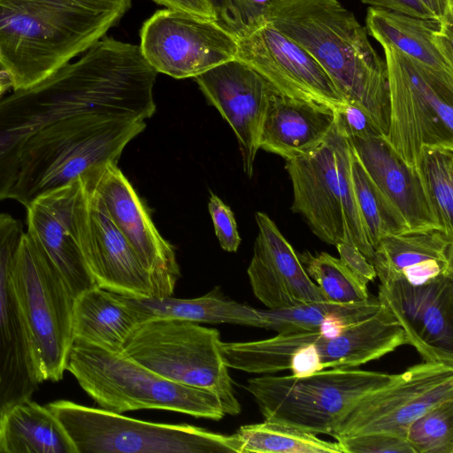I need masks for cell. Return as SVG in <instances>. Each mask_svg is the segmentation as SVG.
Listing matches in <instances>:
<instances>
[{"label":"cell","instance_id":"cell-23","mask_svg":"<svg viewBox=\"0 0 453 453\" xmlns=\"http://www.w3.org/2000/svg\"><path fill=\"white\" fill-rule=\"evenodd\" d=\"M365 28L381 47H394L453 88V24L369 7Z\"/></svg>","mask_w":453,"mask_h":453},{"label":"cell","instance_id":"cell-45","mask_svg":"<svg viewBox=\"0 0 453 453\" xmlns=\"http://www.w3.org/2000/svg\"><path fill=\"white\" fill-rule=\"evenodd\" d=\"M10 88H12V80L6 71L0 67V99Z\"/></svg>","mask_w":453,"mask_h":453},{"label":"cell","instance_id":"cell-18","mask_svg":"<svg viewBox=\"0 0 453 453\" xmlns=\"http://www.w3.org/2000/svg\"><path fill=\"white\" fill-rule=\"evenodd\" d=\"M72 219L83 258L98 287L134 298L153 297L149 273L82 182Z\"/></svg>","mask_w":453,"mask_h":453},{"label":"cell","instance_id":"cell-28","mask_svg":"<svg viewBox=\"0 0 453 453\" xmlns=\"http://www.w3.org/2000/svg\"><path fill=\"white\" fill-rule=\"evenodd\" d=\"M0 452L77 453V449L52 411L29 399L0 417Z\"/></svg>","mask_w":453,"mask_h":453},{"label":"cell","instance_id":"cell-32","mask_svg":"<svg viewBox=\"0 0 453 453\" xmlns=\"http://www.w3.org/2000/svg\"><path fill=\"white\" fill-rule=\"evenodd\" d=\"M417 169L438 227L453 237V146L423 147Z\"/></svg>","mask_w":453,"mask_h":453},{"label":"cell","instance_id":"cell-30","mask_svg":"<svg viewBox=\"0 0 453 453\" xmlns=\"http://www.w3.org/2000/svg\"><path fill=\"white\" fill-rule=\"evenodd\" d=\"M239 453H343L340 443L293 426L265 419L242 426L234 434Z\"/></svg>","mask_w":453,"mask_h":453},{"label":"cell","instance_id":"cell-22","mask_svg":"<svg viewBox=\"0 0 453 453\" xmlns=\"http://www.w3.org/2000/svg\"><path fill=\"white\" fill-rule=\"evenodd\" d=\"M80 177L35 199L27 209L29 236L56 266L76 298L96 286L83 258L73 226Z\"/></svg>","mask_w":453,"mask_h":453},{"label":"cell","instance_id":"cell-20","mask_svg":"<svg viewBox=\"0 0 453 453\" xmlns=\"http://www.w3.org/2000/svg\"><path fill=\"white\" fill-rule=\"evenodd\" d=\"M285 168L293 188L291 210L304 218L322 242L334 246L353 242L342 204L333 130L322 145L310 154L287 160Z\"/></svg>","mask_w":453,"mask_h":453},{"label":"cell","instance_id":"cell-41","mask_svg":"<svg viewBox=\"0 0 453 453\" xmlns=\"http://www.w3.org/2000/svg\"><path fill=\"white\" fill-rule=\"evenodd\" d=\"M371 7L385 9L422 19H435L418 0H361Z\"/></svg>","mask_w":453,"mask_h":453},{"label":"cell","instance_id":"cell-2","mask_svg":"<svg viewBox=\"0 0 453 453\" xmlns=\"http://www.w3.org/2000/svg\"><path fill=\"white\" fill-rule=\"evenodd\" d=\"M266 20L308 52L344 99L364 108L387 136L386 62L351 11L338 0H273Z\"/></svg>","mask_w":453,"mask_h":453},{"label":"cell","instance_id":"cell-44","mask_svg":"<svg viewBox=\"0 0 453 453\" xmlns=\"http://www.w3.org/2000/svg\"><path fill=\"white\" fill-rule=\"evenodd\" d=\"M209 1L211 2V5L215 11L218 20L228 28L227 0H209Z\"/></svg>","mask_w":453,"mask_h":453},{"label":"cell","instance_id":"cell-31","mask_svg":"<svg viewBox=\"0 0 453 453\" xmlns=\"http://www.w3.org/2000/svg\"><path fill=\"white\" fill-rule=\"evenodd\" d=\"M350 164L357 203L368 242L374 250L382 237L410 229L399 210L371 179L351 146Z\"/></svg>","mask_w":453,"mask_h":453},{"label":"cell","instance_id":"cell-29","mask_svg":"<svg viewBox=\"0 0 453 453\" xmlns=\"http://www.w3.org/2000/svg\"><path fill=\"white\" fill-rule=\"evenodd\" d=\"M141 322L154 318H173L194 322L229 323L257 327L258 309L225 297L219 288L196 298L127 296Z\"/></svg>","mask_w":453,"mask_h":453},{"label":"cell","instance_id":"cell-6","mask_svg":"<svg viewBox=\"0 0 453 453\" xmlns=\"http://www.w3.org/2000/svg\"><path fill=\"white\" fill-rule=\"evenodd\" d=\"M65 370L101 408L113 412L157 409L212 420L226 415L213 393L165 379L123 352L73 340Z\"/></svg>","mask_w":453,"mask_h":453},{"label":"cell","instance_id":"cell-42","mask_svg":"<svg viewBox=\"0 0 453 453\" xmlns=\"http://www.w3.org/2000/svg\"><path fill=\"white\" fill-rule=\"evenodd\" d=\"M167 9L199 16L209 19H217L215 11L209 0H152Z\"/></svg>","mask_w":453,"mask_h":453},{"label":"cell","instance_id":"cell-25","mask_svg":"<svg viewBox=\"0 0 453 453\" xmlns=\"http://www.w3.org/2000/svg\"><path fill=\"white\" fill-rule=\"evenodd\" d=\"M347 139L371 179L399 210L410 230L439 228L418 169L408 165L384 136Z\"/></svg>","mask_w":453,"mask_h":453},{"label":"cell","instance_id":"cell-37","mask_svg":"<svg viewBox=\"0 0 453 453\" xmlns=\"http://www.w3.org/2000/svg\"><path fill=\"white\" fill-rule=\"evenodd\" d=\"M273 0H227L228 28L235 36L266 20Z\"/></svg>","mask_w":453,"mask_h":453},{"label":"cell","instance_id":"cell-3","mask_svg":"<svg viewBox=\"0 0 453 453\" xmlns=\"http://www.w3.org/2000/svg\"><path fill=\"white\" fill-rule=\"evenodd\" d=\"M124 101L114 75L84 54L44 80L0 99V201L9 198L25 142L42 128L81 114L120 121Z\"/></svg>","mask_w":453,"mask_h":453},{"label":"cell","instance_id":"cell-1","mask_svg":"<svg viewBox=\"0 0 453 453\" xmlns=\"http://www.w3.org/2000/svg\"><path fill=\"white\" fill-rule=\"evenodd\" d=\"M131 6L132 0H0V67L13 90L86 52Z\"/></svg>","mask_w":453,"mask_h":453},{"label":"cell","instance_id":"cell-38","mask_svg":"<svg viewBox=\"0 0 453 453\" xmlns=\"http://www.w3.org/2000/svg\"><path fill=\"white\" fill-rule=\"evenodd\" d=\"M208 210L220 247L228 252L237 251L241 237L232 210L214 194L210 196Z\"/></svg>","mask_w":453,"mask_h":453},{"label":"cell","instance_id":"cell-17","mask_svg":"<svg viewBox=\"0 0 453 453\" xmlns=\"http://www.w3.org/2000/svg\"><path fill=\"white\" fill-rule=\"evenodd\" d=\"M378 298L423 361L453 365V276L421 285L401 278L380 282Z\"/></svg>","mask_w":453,"mask_h":453},{"label":"cell","instance_id":"cell-35","mask_svg":"<svg viewBox=\"0 0 453 453\" xmlns=\"http://www.w3.org/2000/svg\"><path fill=\"white\" fill-rule=\"evenodd\" d=\"M405 440L414 453H453V399L441 403L415 419Z\"/></svg>","mask_w":453,"mask_h":453},{"label":"cell","instance_id":"cell-27","mask_svg":"<svg viewBox=\"0 0 453 453\" xmlns=\"http://www.w3.org/2000/svg\"><path fill=\"white\" fill-rule=\"evenodd\" d=\"M140 322L137 311L127 296L97 285L75 298L73 340L123 352L127 339Z\"/></svg>","mask_w":453,"mask_h":453},{"label":"cell","instance_id":"cell-15","mask_svg":"<svg viewBox=\"0 0 453 453\" xmlns=\"http://www.w3.org/2000/svg\"><path fill=\"white\" fill-rule=\"evenodd\" d=\"M236 38V59L257 72L279 95L334 111L347 102L318 62L268 20Z\"/></svg>","mask_w":453,"mask_h":453},{"label":"cell","instance_id":"cell-11","mask_svg":"<svg viewBox=\"0 0 453 453\" xmlns=\"http://www.w3.org/2000/svg\"><path fill=\"white\" fill-rule=\"evenodd\" d=\"M388 73L389 126L385 137L417 168L425 146H453V88L392 46H382Z\"/></svg>","mask_w":453,"mask_h":453},{"label":"cell","instance_id":"cell-24","mask_svg":"<svg viewBox=\"0 0 453 453\" xmlns=\"http://www.w3.org/2000/svg\"><path fill=\"white\" fill-rule=\"evenodd\" d=\"M372 264L380 282L401 278L421 285L453 276V237L440 228L388 234L376 244Z\"/></svg>","mask_w":453,"mask_h":453},{"label":"cell","instance_id":"cell-16","mask_svg":"<svg viewBox=\"0 0 453 453\" xmlns=\"http://www.w3.org/2000/svg\"><path fill=\"white\" fill-rule=\"evenodd\" d=\"M24 234L19 219L0 212V417L14 404L31 399L40 384L12 279Z\"/></svg>","mask_w":453,"mask_h":453},{"label":"cell","instance_id":"cell-9","mask_svg":"<svg viewBox=\"0 0 453 453\" xmlns=\"http://www.w3.org/2000/svg\"><path fill=\"white\" fill-rule=\"evenodd\" d=\"M77 453H239L234 434L188 424L143 421L67 400L46 405Z\"/></svg>","mask_w":453,"mask_h":453},{"label":"cell","instance_id":"cell-12","mask_svg":"<svg viewBox=\"0 0 453 453\" xmlns=\"http://www.w3.org/2000/svg\"><path fill=\"white\" fill-rule=\"evenodd\" d=\"M140 42L157 73L174 79L195 78L237 55L235 35L219 20L167 8L143 22Z\"/></svg>","mask_w":453,"mask_h":453},{"label":"cell","instance_id":"cell-26","mask_svg":"<svg viewBox=\"0 0 453 453\" xmlns=\"http://www.w3.org/2000/svg\"><path fill=\"white\" fill-rule=\"evenodd\" d=\"M335 119V111L326 105L276 93L265 116L259 149L286 161L310 154L326 142Z\"/></svg>","mask_w":453,"mask_h":453},{"label":"cell","instance_id":"cell-21","mask_svg":"<svg viewBox=\"0 0 453 453\" xmlns=\"http://www.w3.org/2000/svg\"><path fill=\"white\" fill-rule=\"evenodd\" d=\"M255 218L258 232L247 270L254 296L271 309L327 301L276 224L265 212Z\"/></svg>","mask_w":453,"mask_h":453},{"label":"cell","instance_id":"cell-36","mask_svg":"<svg viewBox=\"0 0 453 453\" xmlns=\"http://www.w3.org/2000/svg\"><path fill=\"white\" fill-rule=\"evenodd\" d=\"M343 453H414L405 439L383 433H367L335 439Z\"/></svg>","mask_w":453,"mask_h":453},{"label":"cell","instance_id":"cell-39","mask_svg":"<svg viewBox=\"0 0 453 453\" xmlns=\"http://www.w3.org/2000/svg\"><path fill=\"white\" fill-rule=\"evenodd\" d=\"M334 111L336 121L347 137L384 136L372 117L360 105L346 102L335 109Z\"/></svg>","mask_w":453,"mask_h":453},{"label":"cell","instance_id":"cell-43","mask_svg":"<svg viewBox=\"0 0 453 453\" xmlns=\"http://www.w3.org/2000/svg\"><path fill=\"white\" fill-rule=\"evenodd\" d=\"M437 20L453 24V0H418Z\"/></svg>","mask_w":453,"mask_h":453},{"label":"cell","instance_id":"cell-8","mask_svg":"<svg viewBox=\"0 0 453 453\" xmlns=\"http://www.w3.org/2000/svg\"><path fill=\"white\" fill-rule=\"evenodd\" d=\"M221 342L216 328L186 319L154 318L134 328L123 353L165 379L213 393L225 414L237 415L241 404Z\"/></svg>","mask_w":453,"mask_h":453},{"label":"cell","instance_id":"cell-40","mask_svg":"<svg viewBox=\"0 0 453 453\" xmlns=\"http://www.w3.org/2000/svg\"><path fill=\"white\" fill-rule=\"evenodd\" d=\"M340 260L366 284L377 278L373 265L351 242H341L335 245Z\"/></svg>","mask_w":453,"mask_h":453},{"label":"cell","instance_id":"cell-5","mask_svg":"<svg viewBox=\"0 0 453 453\" xmlns=\"http://www.w3.org/2000/svg\"><path fill=\"white\" fill-rule=\"evenodd\" d=\"M146 127L97 114L57 121L24 144L9 195L26 208L37 197L68 185L88 171L117 162L126 145Z\"/></svg>","mask_w":453,"mask_h":453},{"label":"cell","instance_id":"cell-34","mask_svg":"<svg viewBox=\"0 0 453 453\" xmlns=\"http://www.w3.org/2000/svg\"><path fill=\"white\" fill-rule=\"evenodd\" d=\"M333 140L342 204L347 229L353 243L372 263L374 257V250L368 242L354 192L350 164V145L336 119L333 128Z\"/></svg>","mask_w":453,"mask_h":453},{"label":"cell","instance_id":"cell-14","mask_svg":"<svg viewBox=\"0 0 453 453\" xmlns=\"http://www.w3.org/2000/svg\"><path fill=\"white\" fill-rule=\"evenodd\" d=\"M80 178L90 198L111 219L149 273L152 298L173 296L180 276L174 250L155 227L117 162L92 169Z\"/></svg>","mask_w":453,"mask_h":453},{"label":"cell","instance_id":"cell-7","mask_svg":"<svg viewBox=\"0 0 453 453\" xmlns=\"http://www.w3.org/2000/svg\"><path fill=\"white\" fill-rule=\"evenodd\" d=\"M396 376L355 368H329L303 377L265 374L249 379L245 388L265 419L316 435L332 436L359 400Z\"/></svg>","mask_w":453,"mask_h":453},{"label":"cell","instance_id":"cell-10","mask_svg":"<svg viewBox=\"0 0 453 453\" xmlns=\"http://www.w3.org/2000/svg\"><path fill=\"white\" fill-rule=\"evenodd\" d=\"M38 380L63 378L71 349L75 297L47 255L25 232L12 269Z\"/></svg>","mask_w":453,"mask_h":453},{"label":"cell","instance_id":"cell-33","mask_svg":"<svg viewBox=\"0 0 453 453\" xmlns=\"http://www.w3.org/2000/svg\"><path fill=\"white\" fill-rule=\"evenodd\" d=\"M299 259L309 277L318 285L326 300L337 303L366 301L372 295L367 284L341 260L326 252L300 254Z\"/></svg>","mask_w":453,"mask_h":453},{"label":"cell","instance_id":"cell-13","mask_svg":"<svg viewBox=\"0 0 453 453\" xmlns=\"http://www.w3.org/2000/svg\"><path fill=\"white\" fill-rule=\"evenodd\" d=\"M453 399V365L423 361L359 400L334 428V439L383 433L405 439L410 425Z\"/></svg>","mask_w":453,"mask_h":453},{"label":"cell","instance_id":"cell-4","mask_svg":"<svg viewBox=\"0 0 453 453\" xmlns=\"http://www.w3.org/2000/svg\"><path fill=\"white\" fill-rule=\"evenodd\" d=\"M409 344L392 312L381 303L372 316L337 335L322 331L280 333L250 342H221L228 368L256 374L290 370L303 377L329 368H355Z\"/></svg>","mask_w":453,"mask_h":453},{"label":"cell","instance_id":"cell-19","mask_svg":"<svg viewBox=\"0 0 453 453\" xmlns=\"http://www.w3.org/2000/svg\"><path fill=\"white\" fill-rule=\"evenodd\" d=\"M194 80L210 104L233 128L243 171L250 178L265 116L276 90L257 72L236 58L224 62Z\"/></svg>","mask_w":453,"mask_h":453}]
</instances>
